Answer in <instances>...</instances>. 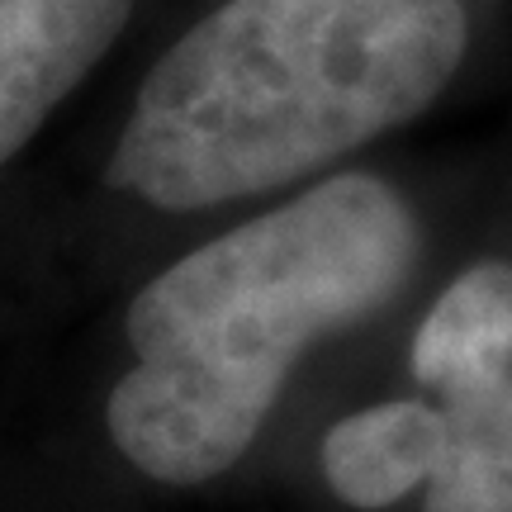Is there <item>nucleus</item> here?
<instances>
[{
	"label": "nucleus",
	"instance_id": "obj_6",
	"mask_svg": "<svg viewBox=\"0 0 512 512\" xmlns=\"http://www.w3.org/2000/svg\"><path fill=\"white\" fill-rule=\"evenodd\" d=\"M512 370V266H470L441 294L413 337V380L432 394L470 375Z\"/></svg>",
	"mask_w": 512,
	"mask_h": 512
},
{
	"label": "nucleus",
	"instance_id": "obj_5",
	"mask_svg": "<svg viewBox=\"0 0 512 512\" xmlns=\"http://www.w3.org/2000/svg\"><path fill=\"white\" fill-rule=\"evenodd\" d=\"M446 418V456L422 512H512V370L432 389Z\"/></svg>",
	"mask_w": 512,
	"mask_h": 512
},
{
	"label": "nucleus",
	"instance_id": "obj_1",
	"mask_svg": "<svg viewBox=\"0 0 512 512\" xmlns=\"http://www.w3.org/2000/svg\"><path fill=\"white\" fill-rule=\"evenodd\" d=\"M418 256L408 204L332 176L181 256L128 309L110 437L147 479L204 484L252 446L304 351L389 304Z\"/></svg>",
	"mask_w": 512,
	"mask_h": 512
},
{
	"label": "nucleus",
	"instance_id": "obj_4",
	"mask_svg": "<svg viewBox=\"0 0 512 512\" xmlns=\"http://www.w3.org/2000/svg\"><path fill=\"white\" fill-rule=\"evenodd\" d=\"M446 418L437 403L394 399L361 408L323 437L328 489L351 508H389L413 489H427L446 456Z\"/></svg>",
	"mask_w": 512,
	"mask_h": 512
},
{
	"label": "nucleus",
	"instance_id": "obj_3",
	"mask_svg": "<svg viewBox=\"0 0 512 512\" xmlns=\"http://www.w3.org/2000/svg\"><path fill=\"white\" fill-rule=\"evenodd\" d=\"M133 0H0V166L76 91Z\"/></svg>",
	"mask_w": 512,
	"mask_h": 512
},
{
	"label": "nucleus",
	"instance_id": "obj_2",
	"mask_svg": "<svg viewBox=\"0 0 512 512\" xmlns=\"http://www.w3.org/2000/svg\"><path fill=\"white\" fill-rule=\"evenodd\" d=\"M465 34L460 0H228L147 72L110 181L157 209L290 185L427 110Z\"/></svg>",
	"mask_w": 512,
	"mask_h": 512
}]
</instances>
